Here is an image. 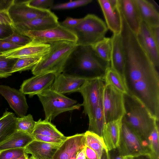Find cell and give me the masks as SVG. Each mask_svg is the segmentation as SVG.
Masks as SVG:
<instances>
[{
	"label": "cell",
	"instance_id": "39",
	"mask_svg": "<svg viewBox=\"0 0 159 159\" xmlns=\"http://www.w3.org/2000/svg\"><path fill=\"white\" fill-rule=\"evenodd\" d=\"M34 140L45 143L61 144L64 141L55 137L40 134H31Z\"/></svg>",
	"mask_w": 159,
	"mask_h": 159
},
{
	"label": "cell",
	"instance_id": "51",
	"mask_svg": "<svg viewBox=\"0 0 159 159\" xmlns=\"http://www.w3.org/2000/svg\"><path fill=\"white\" fill-rule=\"evenodd\" d=\"M134 159H154L150 155H146L134 157Z\"/></svg>",
	"mask_w": 159,
	"mask_h": 159
},
{
	"label": "cell",
	"instance_id": "34",
	"mask_svg": "<svg viewBox=\"0 0 159 159\" xmlns=\"http://www.w3.org/2000/svg\"><path fill=\"white\" fill-rule=\"evenodd\" d=\"M159 141L158 123L150 135L148 139L151 155L154 159H159Z\"/></svg>",
	"mask_w": 159,
	"mask_h": 159
},
{
	"label": "cell",
	"instance_id": "5",
	"mask_svg": "<svg viewBox=\"0 0 159 159\" xmlns=\"http://www.w3.org/2000/svg\"><path fill=\"white\" fill-rule=\"evenodd\" d=\"M76 35V45L92 46L103 39L108 29L105 22L98 16L88 14L77 25L69 29Z\"/></svg>",
	"mask_w": 159,
	"mask_h": 159
},
{
	"label": "cell",
	"instance_id": "42",
	"mask_svg": "<svg viewBox=\"0 0 159 159\" xmlns=\"http://www.w3.org/2000/svg\"><path fill=\"white\" fill-rule=\"evenodd\" d=\"M14 32L13 27L0 24V39H5L11 35Z\"/></svg>",
	"mask_w": 159,
	"mask_h": 159
},
{
	"label": "cell",
	"instance_id": "10",
	"mask_svg": "<svg viewBox=\"0 0 159 159\" xmlns=\"http://www.w3.org/2000/svg\"><path fill=\"white\" fill-rule=\"evenodd\" d=\"M30 38L32 40L45 44L61 42L75 44L77 37L70 30L59 24L52 28L42 31H26L18 32Z\"/></svg>",
	"mask_w": 159,
	"mask_h": 159
},
{
	"label": "cell",
	"instance_id": "15",
	"mask_svg": "<svg viewBox=\"0 0 159 159\" xmlns=\"http://www.w3.org/2000/svg\"><path fill=\"white\" fill-rule=\"evenodd\" d=\"M50 44L40 43L33 40L18 48L2 53L7 58L36 57L42 58L49 52Z\"/></svg>",
	"mask_w": 159,
	"mask_h": 159
},
{
	"label": "cell",
	"instance_id": "33",
	"mask_svg": "<svg viewBox=\"0 0 159 159\" xmlns=\"http://www.w3.org/2000/svg\"><path fill=\"white\" fill-rule=\"evenodd\" d=\"M18 59L7 58L0 53V78H6L12 75L13 67Z\"/></svg>",
	"mask_w": 159,
	"mask_h": 159
},
{
	"label": "cell",
	"instance_id": "4",
	"mask_svg": "<svg viewBox=\"0 0 159 159\" xmlns=\"http://www.w3.org/2000/svg\"><path fill=\"white\" fill-rule=\"evenodd\" d=\"M50 44L48 52L31 70L34 76L52 72L56 76L62 73L70 55L76 45L66 42Z\"/></svg>",
	"mask_w": 159,
	"mask_h": 159
},
{
	"label": "cell",
	"instance_id": "29",
	"mask_svg": "<svg viewBox=\"0 0 159 159\" xmlns=\"http://www.w3.org/2000/svg\"><path fill=\"white\" fill-rule=\"evenodd\" d=\"M84 134L85 146L93 150L100 159L103 149L107 148L103 138L88 130Z\"/></svg>",
	"mask_w": 159,
	"mask_h": 159
},
{
	"label": "cell",
	"instance_id": "44",
	"mask_svg": "<svg viewBox=\"0 0 159 159\" xmlns=\"http://www.w3.org/2000/svg\"><path fill=\"white\" fill-rule=\"evenodd\" d=\"M14 0H0V11H8Z\"/></svg>",
	"mask_w": 159,
	"mask_h": 159
},
{
	"label": "cell",
	"instance_id": "48",
	"mask_svg": "<svg viewBox=\"0 0 159 159\" xmlns=\"http://www.w3.org/2000/svg\"><path fill=\"white\" fill-rule=\"evenodd\" d=\"M110 5L113 11H115L118 8V0H108Z\"/></svg>",
	"mask_w": 159,
	"mask_h": 159
},
{
	"label": "cell",
	"instance_id": "40",
	"mask_svg": "<svg viewBox=\"0 0 159 159\" xmlns=\"http://www.w3.org/2000/svg\"><path fill=\"white\" fill-rule=\"evenodd\" d=\"M21 47L22 46L7 41L4 39H0V53L18 48Z\"/></svg>",
	"mask_w": 159,
	"mask_h": 159
},
{
	"label": "cell",
	"instance_id": "45",
	"mask_svg": "<svg viewBox=\"0 0 159 159\" xmlns=\"http://www.w3.org/2000/svg\"><path fill=\"white\" fill-rule=\"evenodd\" d=\"M85 152L86 157L88 159H99L96 153L91 148L86 146Z\"/></svg>",
	"mask_w": 159,
	"mask_h": 159
},
{
	"label": "cell",
	"instance_id": "27",
	"mask_svg": "<svg viewBox=\"0 0 159 159\" xmlns=\"http://www.w3.org/2000/svg\"><path fill=\"white\" fill-rule=\"evenodd\" d=\"M34 134L52 137L63 140L66 138L51 122L45 120H42L41 119L36 121L31 134Z\"/></svg>",
	"mask_w": 159,
	"mask_h": 159
},
{
	"label": "cell",
	"instance_id": "28",
	"mask_svg": "<svg viewBox=\"0 0 159 159\" xmlns=\"http://www.w3.org/2000/svg\"><path fill=\"white\" fill-rule=\"evenodd\" d=\"M104 79L105 83L111 85L123 94L128 93L124 78L117 72L110 67L107 70Z\"/></svg>",
	"mask_w": 159,
	"mask_h": 159
},
{
	"label": "cell",
	"instance_id": "20",
	"mask_svg": "<svg viewBox=\"0 0 159 159\" xmlns=\"http://www.w3.org/2000/svg\"><path fill=\"white\" fill-rule=\"evenodd\" d=\"M60 145L34 140L25 148V150L36 159H51Z\"/></svg>",
	"mask_w": 159,
	"mask_h": 159
},
{
	"label": "cell",
	"instance_id": "3",
	"mask_svg": "<svg viewBox=\"0 0 159 159\" xmlns=\"http://www.w3.org/2000/svg\"><path fill=\"white\" fill-rule=\"evenodd\" d=\"M125 113L122 121L143 139L148 142V137L159 120L151 114L139 100L129 94H124Z\"/></svg>",
	"mask_w": 159,
	"mask_h": 159
},
{
	"label": "cell",
	"instance_id": "8",
	"mask_svg": "<svg viewBox=\"0 0 159 159\" xmlns=\"http://www.w3.org/2000/svg\"><path fill=\"white\" fill-rule=\"evenodd\" d=\"M117 148L120 155L122 157H136L143 155H151L148 142L143 139L122 121Z\"/></svg>",
	"mask_w": 159,
	"mask_h": 159
},
{
	"label": "cell",
	"instance_id": "56",
	"mask_svg": "<svg viewBox=\"0 0 159 159\" xmlns=\"http://www.w3.org/2000/svg\"><path fill=\"white\" fill-rule=\"evenodd\" d=\"M86 159H88L87 157H86Z\"/></svg>",
	"mask_w": 159,
	"mask_h": 159
},
{
	"label": "cell",
	"instance_id": "6",
	"mask_svg": "<svg viewBox=\"0 0 159 159\" xmlns=\"http://www.w3.org/2000/svg\"><path fill=\"white\" fill-rule=\"evenodd\" d=\"M45 114V120L51 121L60 114L79 109L82 104L50 89L37 95Z\"/></svg>",
	"mask_w": 159,
	"mask_h": 159
},
{
	"label": "cell",
	"instance_id": "43",
	"mask_svg": "<svg viewBox=\"0 0 159 159\" xmlns=\"http://www.w3.org/2000/svg\"><path fill=\"white\" fill-rule=\"evenodd\" d=\"M0 24L13 27L14 24L8 11H0Z\"/></svg>",
	"mask_w": 159,
	"mask_h": 159
},
{
	"label": "cell",
	"instance_id": "19",
	"mask_svg": "<svg viewBox=\"0 0 159 159\" xmlns=\"http://www.w3.org/2000/svg\"><path fill=\"white\" fill-rule=\"evenodd\" d=\"M60 23L57 16L53 13L42 17L32 19L14 25V30L17 32L26 31H42L55 27Z\"/></svg>",
	"mask_w": 159,
	"mask_h": 159
},
{
	"label": "cell",
	"instance_id": "50",
	"mask_svg": "<svg viewBox=\"0 0 159 159\" xmlns=\"http://www.w3.org/2000/svg\"><path fill=\"white\" fill-rule=\"evenodd\" d=\"M100 159H111L109 152L107 148L103 149Z\"/></svg>",
	"mask_w": 159,
	"mask_h": 159
},
{
	"label": "cell",
	"instance_id": "57",
	"mask_svg": "<svg viewBox=\"0 0 159 159\" xmlns=\"http://www.w3.org/2000/svg\"></svg>",
	"mask_w": 159,
	"mask_h": 159
},
{
	"label": "cell",
	"instance_id": "24",
	"mask_svg": "<svg viewBox=\"0 0 159 159\" xmlns=\"http://www.w3.org/2000/svg\"><path fill=\"white\" fill-rule=\"evenodd\" d=\"M142 20L150 27L159 26V13L154 3L148 0H136Z\"/></svg>",
	"mask_w": 159,
	"mask_h": 159
},
{
	"label": "cell",
	"instance_id": "41",
	"mask_svg": "<svg viewBox=\"0 0 159 159\" xmlns=\"http://www.w3.org/2000/svg\"><path fill=\"white\" fill-rule=\"evenodd\" d=\"M82 18L75 19L67 17L60 24L63 27L69 29L77 25L82 20Z\"/></svg>",
	"mask_w": 159,
	"mask_h": 159
},
{
	"label": "cell",
	"instance_id": "9",
	"mask_svg": "<svg viewBox=\"0 0 159 159\" xmlns=\"http://www.w3.org/2000/svg\"><path fill=\"white\" fill-rule=\"evenodd\" d=\"M124 94L105 83L102 104L105 124L122 118L125 112Z\"/></svg>",
	"mask_w": 159,
	"mask_h": 159
},
{
	"label": "cell",
	"instance_id": "49",
	"mask_svg": "<svg viewBox=\"0 0 159 159\" xmlns=\"http://www.w3.org/2000/svg\"><path fill=\"white\" fill-rule=\"evenodd\" d=\"M86 157L85 147L78 152L75 159H86Z\"/></svg>",
	"mask_w": 159,
	"mask_h": 159
},
{
	"label": "cell",
	"instance_id": "18",
	"mask_svg": "<svg viewBox=\"0 0 159 159\" xmlns=\"http://www.w3.org/2000/svg\"><path fill=\"white\" fill-rule=\"evenodd\" d=\"M119 8L128 26L136 34L142 22L136 0H118Z\"/></svg>",
	"mask_w": 159,
	"mask_h": 159
},
{
	"label": "cell",
	"instance_id": "1",
	"mask_svg": "<svg viewBox=\"0 0 159 159\" xmlns=\"http://www.w3.org/2000/svg\"><path fill=\"white\" fill-rule=\"evenodd\" d=\"M121 38L124 57V76L128 93L137 98L159 120V76L157 69L130 30Z\"/></svg>",
	"mask_w": 159,
	"mask_h": 159
},
{
	"label": "cell",
	"instance_id": "7",
	"mask_svg": "<svg viewBox=\"0 0 159 159\" xmlns=\"http://www.w3.org/2000/svg\"><path fill=\"white\" fill-rule=\"evenodd\" d=\"M105 84L103 78L88 79L85 80L78 91L83 98L82 104L84 107L83 113L89 117V126L94 121L96 111Z\"/></svg>",
	"mask_w": 159,
	"mask_h": 159
},
{
	"label": "cell",
	"instance_id": "35",
	"mask_svg": "<svg viewBox=\"0 0 159 159\" xmlns=\"http://www.w3.org/2000/svg\"><path fill=\"white\" fill-rule=\"evenodd\" d=\"M93 1L92 0H77L53 5L51 8L53 10L70 9L86 5Z\"/></svg>",
	"mask_w": 159,
	"mask_h": 159
},
{
	"label": "cell",
	"instance_id": "54",
	"mask_svg": "<svg viewBox=\"0 0 159 159\" xmlns=\"http://www.w3.org/2000/svg\"><path fill=\"white\" fill-rule=\"evenodd\" d=\"M29 159H36L32 156H31L30 158H29Z\"/></svg>",
	"mask_w": 159,
	"mask_h": 159
},
{
	"label": "cell",
	"instance_id": "21",
	"mask_svg": "<svg viewBox=\"0 0 159 159\" xmlns=\"http://www.w3.org/2000/svg\"><path fill=\"white\" fill-rule=\"evenodd\" d=\"M122 118L105 124L102 137L107 150L109 151L118 148L120 140Z\"/></svg>",
	"mask_w": 159,
	"mask_h": 159
},
{
	"label": "cell",
	"instance_id": "52",
	"mask_svg": "<svg viewBox=\"0 0 159 159\" xmlns=\"http://www.w3.org/2000/svg\"><path fill=\"white\" fill-rule=\"evenodd\" d=\"M29 158L28 157V156L27 154L26 153L23 156H21V157H19V158L17 159H29Z\"/></svg>",
	"mask_w": 159,
	"mask_h": 159
},
{
	"label": "cell",
	"instance_id": "12",
	"mask_svg": "<svg viewBox=\"0 0 159 159\" xmlns=\"http://www.w3.org/2000/svg\"><path fill=\"white\" fill-rule=\"evenodd\" d=\"M14 3L8 11L14 25L35 18L48 16L52 12L50 9H38L27 6V0H19Z\"/></svg>",
	"mask_w": 159,
	"mask_h": 159
},
{
	"label": "cell",
	"instance_id": "2",
	"mask_svg": "<svg viewBox=\"0 0 159 159\" xmlns=\"http://www.w3.org/2000/svg\"><path fill=\"white\" fill-rule=\"evenodd\" d=\"M110 62L101 58L91 46L76 45L65 66L64 73L89 79L104 78Z\"/></svg>",
	"mask_w": 159,
	"mask_h": 159
},
{
	"label": "cell",
	"instance_id": "30",
	"mask_svg": "<svg viewBox=\"0 0 159 159\" xmlns=\"http://www.w3.org/2000/svg\"><path fill=\"white\" fill-rule=\"evenodd\" d=\"M91 46L101 58L105 61L110 62L112 48L111 38L104 37Z\"/></svg>",
	"mask_w": 159,
	"mask_h": 159
},
{
	"label": "cell",
	"instance_id": "31",
	"mask_svg": "<svg viewBox=\"0 0 159 159\" xmlns=\"http://www.w3.org/2000/svg\"><path fill=\"white\" fill-rule=\"evenodd\" d=\"M41 59L36 57L18 58L13 67L12 73L32 70Z\"/></svg>",
	"mask_w": 159,
	"mask_h": 159
},
{
	"label": "cell",
	"instance_id": "26",
	"mask_svg": "<svg viewBox=\"0 0 159 159\" xmlns=\"http://www.w3.org/2000/svg\"><path fill=\"white\" fill-rule=\"evenodd\" d=\"M34 140L30 134L17 131L9 138L0 144V151L19 148H25Z\"/></svg>",
	"mask_w": 159,
	"mask_h": 159
},
{
	"label": "cell",
	"instance_id": "25",
	"mask_svg": "<svg viewBox=\"0 0 159 159\" xmlns=\"http://www.w3.org/2000/svg\"><path fill=\"white\" fill-rule=\"evenodd\" d=\"M16 119L14 113L7 109L0 117V144L17 131Z\"/></svg>",
	"mask_w": 159,
	"mask_h": 159
},
{
	"label": "cell",
	"instance_id": "47",
	"mask_svg": "<svg viewBox=\"0 0 159 159\" xmlns=\"http://www.w3.org/2000/svg\"><path fill=\"white\" fill-rule=\"evenodd\" d=\"M109 152L111 159H122V157L120 155L117 148Z\"/></svg>",
	"mask_w": 159,
	"mask_h": 159
},
{
	"label": "cell",
	"instance_id": "37",
	"mask_svg": "<svg viewBox=\"0 0 159 159\" xmlns=\"http://www.w3.org/2000/svg\"><path fill=\"white\" fill-rule=\"evenodd\" d=\"M26 153L24 148L7 149L1 151L0 159H17Z\"/></svg>",
	"mask_w": 159,
	"mask_h": 159
},
{
	"label": "cell",
	"instance_id": "32",
	"mask_svg": "<svg viewBox=\"0 0 159 159\" xmlns=\"http://www.w3.org/2000/svg\"><path fill=\"white\" fill-rule=\"evenodd\" d=\"M36 121H34L32 116L29 114L22 117H17V131H22L28 134H32Z\"/></svg>",
	"mask_w": 159,
	"mask_h": 159
},
{
	"label": "cell",
	"instance_id": "46",
	"mask_svg": "<svg viewBox=\"0 0 159 159\" xmlns=\"http://www.w3.org/2000/svg\"><path fill=\"white\" fill-rule=\"evenodd\" d=\"M150 27L152 36L157 43L159 45V26Z\"/></svg>",
	"mask_w": 159,
	"mask_h": 159
},
{
	"label": "cell",
	"instance_id": "23",
	"mask_svg": "<svg viewBox=\"0 0 159 159\" xmlns=\"http://www.w3.org/2000/svg\"><path fill=\"white\" fill-rule=\"evenodd\" d=\"M111 39L112 48L110 67L124 79V57L120 34H113Z\"/></svg>",
	"mask_w": 159,
	"mask_h": 159
},
{
	"label": "cell",
	"instance_id": "17",
	"mask_svg": "<svg viewBox=\"0 0 159 159\" xmlns=\"http://www.w3.org/2000/svg\"><path fill=\"white\" fill-rule=\"evenodd\" d=\"M87 79H88L61 73L56 76L50 89L63 94L77 92Z\"/></svg>",
	"mask_w": 159,
	"mask_h": 159
},
{
	"label": "cell",
	"instance_id": "14",
	"mask_svg": "<svg viewBox=\"0 0 159 159\" xmlns=\"http://www.w3.org/2000/svg\"><path fill=\"white\" fill-rule=\"evenodd\" d=\"M55 77V75L52 72L34 76L24 80L19 90L25 95L32 97L50 89Z\"/></svg>",
	"mask_w": 159,
	"mask_h": 159
},
{
	"label": "cell",
	"instance_id": "36",
	"mask_svg": "<svg viewBox=\"0 0 159 159\" xmlns=\"http://www.w3.org/2000/svg\"><path fill=\"white\" fill-rule=\"evenodd\" d=\"M3 39L21 46L26 45L32 40L29 37L20 34L14 30L11 35Z\"/></svg>",
	"mask_w": 159,
	"mask_h": 159
},
{
	"label": "cell",
	"instance_id": "22",
	"mask_svg": "<svg viewBox=\"0 0 159 159\" xmlns=\"http://www.w3.org/2000/svg\"><path fill=\"white\" fill-rule=\"evenodd\" d=\"M98 1L102 11L108 29L114 34H120L121 30L122 22L119 5L118 8L113 11L108 0H98Z\"/></svg>",
	"mask_w": 159,
	"mask_h": 159
},
{
	"label": "cell",
	"instance_id": "53",
	"mask_svg": "<svg viewBox=\"0 0 159 159\" xmlns=\"http://www.w3.org/2000/svg\"><path fill=\"white\" fill-rule=\"evenodd\" d=\"M122 159H134V157L131 156H125L122 157Z\"/></svg>",
	"mask_w": 159,
	"mask_h": 159
},
{
	"label": "cell",
	"instance_id": "16",
	"mask_svg": "<svg viewBox=\"0 0 159 159\" xmlns=\"http://www.w3.org/2000/svg\"><path fill=\"white\" fill-rule=\"evenodd\" d=\"M0 94L19 117L26 116L29 107L25 95L19 90L0 84Z\"/></svg>",
	"mask_w": 159,
	"mask_h": 159
},
{
	"label": "cell",
	"instance_id": "13",
	"mask_svg": "<svg viewBox=\"0 0 159 159\" xmlns=\"http://www.w3.org/2000/svg\"><path fill=\"white\" fill-rule=\"evenodd\" d=\"M85 147L84 133L66 137L51 159H75L78 152Z\"/></svg>",
	"mask_w": 159,
	"mask_h": 159
},
{
	"label": "cell",
	"instance_id": "38",
	"mask_svg": "<svg viewBox=\"0 0 159 159\" xmlns=\"http://www.w3.org/2000/svg\"><path fill=\"white\" fill-rule=\"evenodd\" d=\"M52 0H27L25 4L28 6L42 10L50 9L53 5Z\"/></svg>",
	"mask_w": 159,
	"mask_h": 159
},
{
	"label": "cell",
	"instance_id": "55",
	"mask_svg": "<svg viewBox=\"0 0 159 159\" xmlns=\"http://www.w3.org/2000/svg\"><path fill=\"white\" fill-rule=\"evenodd\" d=\"M1 151H0V154H1Z\"/></svg>",
	"mask_w": 159,
	"mask_h": 159
},
{
	"label": "cell",
	"instance_id": "11",
	"mask_svg": "<svg viewBox=\"0 0 159 159\" xmlns=\"http://www.w3.org/2000/svg\"><path fill=\"white\" fill-rule=\"evenodd\" d=\"M136 36L140 46L156 68L158 69L159 45L152 36L150 26L142 21Z\"/></svg>",
	"mask_w": 159,
	"mask_h": 159
}]
</instances>
